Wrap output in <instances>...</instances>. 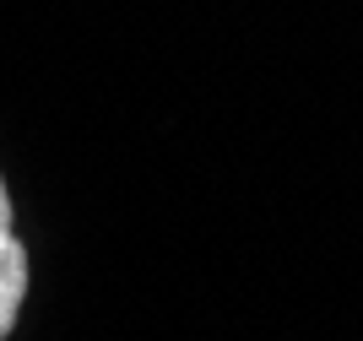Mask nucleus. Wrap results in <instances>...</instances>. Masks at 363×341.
<instances>
[{
	"label": "nucleus",
	"mask_w": 363,
	"mask_h": 341,
	"mask_svg": "<svg viewBox=\"0 0 363 341\" xmlns=\"http://www.w3.org/2000/svg\"><path fill=\"white\" fill-rule=\"evenodd\" d=\"M11 233V195H6V179H0V238Z\"/></svg>",
	"instance_id": "obj_2"
},
{
	"label": "nucleus",
	"mask_w": 363,
	"mask_h": 341,
	"mask_svg": "<svg viewBox=\"0 0 363 341\" xmlns=\"http://www.w3.org/2000/svg\"><path fill=\"white\" fill-rule=\"evenodd\" d=\"M22 298H28V250L6 233L0 238V341L11 336L16 314H22Z\"/></svg>",
	"instance_id": "obj_1"
}]
</instances>
